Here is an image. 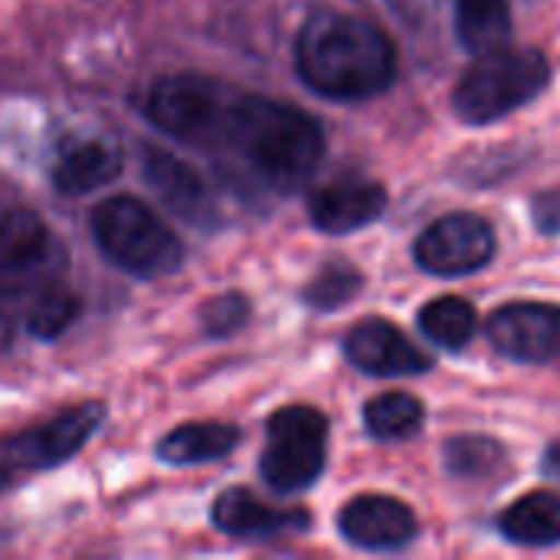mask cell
<instances>
[{
  "mask_svg": "<svg viewBox=\"0 0 560 560\" xmlns=\"http://www.w3.org/2000/svg\"><path fill=\"white\" fill-rule=\"evenodd\" d=\"M545 476L560 482V443H551V446L545 450Z\"/></svg>",
  "mask_w": 560,
  "mask_h": 560,
  "instance_id": "4316f807",
  "label": "cell"
},
{
  "mask_svg": "<svg viewBox=\"0 0 560 560\" xmlns=\"http://www.w3.org/2000/svg\"><path fill=\"white\" fill-rule=\"evenodd\" d=\"M512 30L509 0H456V36L472 56L505 46Z\"/></svg>",
  "mask_w": 560,
  "mask_h": 560,
  "instance_id": "d6986e66",
  "label": "cell"
},
{
  "mask_svg": "<svg viewBox=\"0 0 560 560\" xmlns=\"http://www.w3.org/2000/svg\"><path fill=\"white\" fill-rule=\"evenodd\" d=\"M246 318H249V302L243 295H233V292L220 295V299H210L200 308V325L213 338H226V335L240 331Z\"/></svg>",
  "mask_w": 560,
  "mask_h": 560,
  "instance_id": "d4e9b609",
  "label": "cell"
},
{
  "mask_svg": "<svg viewBox=\"0 0 560 560\" xmlns=\"http://www.w3.org/2000/svg\"><path fill=\"white\" fill-rule=\"evenodd\" d=\"M341 535L364 551H400L407 548L420 525L407 502L390 495H358L338 515Z\"/></svg>",
  "mask_w": 560,
  "mask_h": 560,
  "instance_id": "7c38bea8",
  "label": "cell"
},
{
  "mask_svg": "<svg viewBox=\"0 0 560 560\" xmlns=\"http://www.w3.org/2000/svg\"><path fill=\"white\" fill-rule=\"evenodd\" d=\"M295 69L312 92L335 102H361L387 92L397 79V46L364 16L315 10L299 30Z\"/></svg>",
  "mask_w": 560,
  "mask_h": 560,
  "instance_id": "6da1fadb",
  "label": "cell"
},
{
  "mask_svg": "<svg viewBox=\"0 0 560 560\" xmlns=\"http://www.w3.org/2000/svg\"><path fill=\"white\" fill-rule=\"evenodd\" d=\"M240 443V430L226 423H184L158 443V459L171 466H197L223 459Z\"/></svg>",
  "mask_w": 560,
  "mask_h": 560,
  "instance_id": "ac0fdd59",
  "label": "cell"
},
{
  "mask_svg": "<svg viewBox=\"0 0 560 560\" xmlns=\"http://www.w3.org/2000/svg\"><path fill=\"white\" fill-rule=\"evenodd\" d=\"M226 98H230V92H223L207 75L177 72V75H164L151 85L148 118L161 131H167L180 141L203 144V141L217 138Z\"/></svg>",
  "mask_w": 560,
  "mask_h": 560,
  "instance_id": "52a82bcc",
  "label": "cell"
},
{
  "mask_svg": "<svg viewBox=\"0 0 560 560\" xmlns=\"http://www.w3.org/2000/svg\"><path fill=\"white\" fill-rule=\"evenodd\" d=\"M427 420V410L423 404L413 397V394H404V390H390V394H381L374 400H368L364 407V427L374 440H407V436H417L420 427Z\"/></svg>",
  "mask_w": 560,
  "mask_h": 560,
  "instance_id": "44dd1931",
  "label": "cell"
},
{
  "mask_svg": "<svg viewBox=\"0 0 560 560\" xmlns=\"http://www.w3.org/2000/svg\"><path fill=\"white\" fill-rule=\"evenodd\" d=\"M364 279L354 266L348 262H328L302 292L305 305L318 308V312H335L341 305H348L358 292H361Z\"/></svg>",
  "mask_w": 560,
  "mask_h": 560,
  "instance_id": "cb8c5ba5",
  "label": "cell"
},
{
  "mask_svg": "<svg viewBox=\"0 0 560 560\" xmlns=\"http://www.w3.org/2000/svg\"><path fill=\"white\" fill-rule=\"evenodd\" d=\"M121 174V148L108 138H69L52 164V184L62 194H92Z\"/></svg>",
  "mask_w": 560,
  "mask_h": 560,
  "instance_id": "5bb4252c",
  "label": "cell"
},
{
  "mask_svg": "<svg viewBox=\"0 0 560 560\" xmlns=\"http://www.w3.org/2000/svg\"><path fill=\"white\" fill-rule=\"evenodd\" d=\"M495 256V230L479 213H446L427 226L413 246V259L423 272L440 279H459L486 269Z\"/></svg>",
  "mask_w": 560,
  "mask_h": 560,
  "instance_id": "ba28073f",
  "label": "cell"
},
{
  "mask_svg": "<svg viewBox=\"0 0 560 560\" xmlns=\"http://www.w3.org/2000/svg\"><path fill=\"white\" fill-rule=\"evenodd\" d=\"M420 331L443 351H463L472 345L476 331H479V312L472 302L459 299V295H443L433 299L430 305H423L420 312Z\"/></svg>",
  "mask_w": 560,
  "mask_h": 560,
  "instance_id": "ffe728a7",
  "label": "cell"
},
{
  "mask_svg": "<svg viewBox=\"0 0 560 560\" xmlns=\"http://www.w3.org/2000/svg\"><path fill=\"white\" fill-rule=\"evenodd\" d=\"M213 141L226 144L240 164L276 190L302 187L325 154L318 118L262 95H230Z\"/></svg>",
  "mask_w": 560,
  "mask_h": 560,
  "instance_id": "7a4b0ae2",
  "label": "cell"
},
{
  "mask_svg": "<svg viewBox=\"0 0 560 560\" xmlns=\"http://www.w3.org/2000/svg\"><path fill=\"white\" fill-rule=\"evenodd\" d=\"M325 456H328V417L322 410L295 404L269 417L259 472L272 492L295 495L312 489L325 472Z\"/></svg>",
  "mask_w": 560,
  "mask_h": 560,
  "instance_id": "5b68a950",
  "label": "cell"
},
{
  "mask_svg": "<svg viewBox=\"0 0 560 560\" xmlns=\"http://www.w3.org/2000/svg\"><path fill=\"white\" fill-rule=\"evenodd\" d=\"M102 420H105L102 404H82V407H72V410L52 417L49 423H43L36 430H26L13 440H3L0 453L13 466L52 469V466L69 463L92 440V433L102 427Z\"/></svg>",
  "mask_w": 560,
  "mask_h": 560,
  "instance_id": "30bf717a",
  "label": "cell"
},
{
  "mask_svg": "<svg viewBox=\"0 0 560 560\" xmlns=\"http://www.w3.org/2000/svg\"><path fill=\"white\" fill-rule=\"evenodd\" d=\"M213 525L233 538H272L282 532L308 528L305 512H279L256 499L249 489H230L213 502Z\"/></svg>",
  "mask_w": 560,
  "mask_h": 560,
  "instance_id": "9a60e30c",
  "label": "cell"
},
{
  "mask_svg": "<svg viewBox=\"0 0 560 560\" xmlns=\"http://www.w3.org/2000/svg\"><path fill=\"white\" fill-rule=\"evenodd\" d=\"M387 210V190L368 177H338L318 187L308 200L312 223L328 236H345L371 226Z\"/></svg>",
  "mask_w": 560,
  "mask_h": 560,
  "instance_id": "4fadbf2b",
  "label": "cell"
},
{
  "mask_svg": "<svg viewBox=\"0 0 560 560\" xmlns=\"http://www.w3.org/2000/svg\"><path fill=\"white\" fill-rule=\"evenodd\" d=\"M443 463L459 482H486L509 463V456L502 443L489 436H456L443 446Z\"/></svg>",
  "mask_w": 560,
  "mask_h": 560,
  "instance_id": "7402d4cb",
  "label": "cell"
},
{
  "mask_svg": "<svg viewBox=\"0 0 560 560\" xmlns=\"http://www.w3.org/2000/svg\"><path fill=\"white\" fill-rule=\"evenodd\" d=\"M499 532L522 548H555L560 545V495L528 492L499 515Z\"/></svg>",
  "mask_w": 560,
  "mask_h": 560,
  "instance_id": "e0dca14e",
  "label": "cell"
},
{
  "mask_svg": "<svg viewBox=\"0 0 560 560\" xmlns=\"http://www.w3.org/2000/svg\"><path fill=\"white\" fill-rule=\"evenodd\" d=\"M75 315H79V295L66 289L62 282H52L30 299L26 328L39 341H52L75 322Z\"/></svg>",
  "mask_w": 560,
  "mask_h": 560,
  "instance_id": "603a6c76",
  "label": "cell"
},
{
  "mask_svg": "<svg viewBox=\"0 0 560 560\" xmlns=\"http://www.w3.org/2000/svg\"><path fill=\"white\" fill-rule=\"evenodd\" d=\"M98 249L125 272L141 279L171 276L184 262V246L174 230L135 197H108L92 210Z\"/></svg>",
  "mask_w": 560,
  "mask_h": 560,
  "instance_id": "277c9868",
  "label": "cell"
},
{
  "mask_svg": "<svg viewBox=\"0 0 560 560\" xmlns=\"http://www.w3.org/2000/svg\"><path fill=\"white\" fill-rule=\"evenodd\" d=\"M62 246L46 223L23 207L0 210V295L33 299L59 279Z\"/></svg>",
  "mask_w": 560,
  "mask_h": 560,
  "instance_id": "8992f818",
  "label": "cell"
},
{
  "mask_svg": "<svg viewBox=\"0 0 560 560\" xmlns=\"http://www.w3.org/2000/svg\"><path fill=\"white\" fill-rule=\"evenodd\" d=\"M486 338L515 364L560 361V305L512 302L486 318Z\"/></svg>",
  "mask_w": 560,
  "mask_h": 560,
  "instance_id": "9c48e42d",
  "label": "cell"
},
{
  "mask_svg": "<svg viewBox=\"0 0 560 560\" xmlns=\"http://www.w3.org/2000/svg\"><path fill=\"white\" fill-rule=\"evenodd\" d=\"M532 220L535 230L545 236H558L560 233V190H545L532 200Z\"/></svg>",
  "mask_w": 560,
  "mask_h": 560,
  "instance_id": "484cf974",
  "label": "cell"
},
{
  "mask_svg": "<svg viewBox=\"0 0 560 560\" xmlns=\"http://www.w3.org/2000/svg\"><path fill=\"white\" fill-rule=\"evenodd\" d=\"M144 177L164 197V203L171 210H177L180 217L200 223L210 213V197H207L200 174L194 167H187L180 158H174L171 151L148 144L144 148Z\"/></svg>",
  "mask_w": 560,
  "mask_h": 560,
  "instance_id": "2e32d148",
  "label": "cell"
},
{
  "mask_svg": "<svg viewBox=\"0 0 560 560\" xmlns=\"http://www.w3.org/2000/svg\"><path fill=\"white\" fill-rule=\"evenodd\" d=\"M348 361L371 377H413L433 368V358L423 354L394 322L368 318L354 325L345 338Z\"/></svg>",
  "mask_w": 560,
  "mask_h": 560,
  "instance_id": "8fae6325",
  "label": "cell"
},
{
  "mask_svg": "<svg viewBox=\"0 0 560 560\" xmlns=\"http://www.w3.org/2000/svg\"><path fill=\"white\" fill-rule=\"evenodd\" d=\"M7 486H10V469H7V466L0 463V492H3Z\"/></svg>",
  "mask_w": 560,
  "mask_h": 560,
  "instance_id": "83f0119b",
  "label": "cell"
},
{
  "mask_svg": "<svg viewBox=\"0 0 560 560\" xmlns=\"http://www.w3.org/2000/svg\"><path fill=\"white\" fill-rule=\"evenodd\" d=\"M551 82V66L538 49L499 46L479 52L453 89V108L466 125H492L532 105Z\"/></svg>",
  "mask_w": 560,
  "mask_h": 560,
  "instance_id": "3957f363",
  "label": "cell"
}]
</instances>
